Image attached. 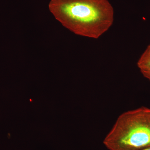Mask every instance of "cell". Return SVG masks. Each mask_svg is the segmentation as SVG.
<instances>
[{"label": "cell", "mask_w": 150, "mask_h": 150, "mask_svg": "<svg viewBox=\"0 0 150 150\" xmlns=\"http://www.w3.org/2000/svg\"><path fill=\"white\" fill-rule=\"evenodd\" d=\"M109 150H140L150 147V108L142 106L119 115L103 140Z\"/></svg>", "instance_id": "2"}, {"label": "cell", "mask_w": 150, "mask_h": 150, "mask_svg": "<svg viewBox=\"0 0 150 150\" xmlns=\"http://www.w3.org/2000/svg\"><path fill=\"white\" fill-rule=\"evenodd\" d=\"M49 11L62 25L76 35L98 39L114 21L108 0H51Z\"/></svg>", "instance_id": "1"}, {"label": "cell", "mask_w": 150, "mask_h": 150, "mask_svg": "<svg viewBox=\"0 0 150 150\" xmlns=\"http://www.w3.org/2000/svg\"><path fill=\"white\" fill-rule=\"evenodd\" d=\"M140 150H150V147H148L146 148H145V149H142Z\"/></svg>", "instance_id": "5"}, {"label": "cell", "mask_w": 150, "mask_h": 150, "mask_svg": "<svg viewBox=\"0 0 150 150\" xmlns=\"http://www.w3.org/2000/svg\"><path fill=\"white\" fill-rule=\"evenodd\" d=\"M137 64L141 73L150 71V44L140 56Z\"/></svg>", "instance_id": "3"}, {"label": "cell", "mask_w": 150, "mask_h": 150, "mask_svg": "<svg viewBox=\"0 0 150 150\" xmlns=\"http://www.w3.org/2000/svg\"><path fill=\"white\" fill-rule=\"evenodd\" d=\"M142 74L145 78L148 79L149 81H150V71L142 73Z\"/></svg>", "instance_id": "4"}]
</instances>
